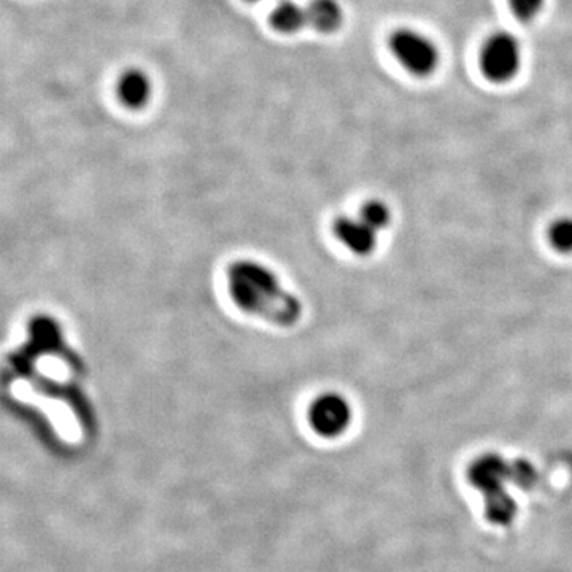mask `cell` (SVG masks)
I'll list each match as a JSON object with an SVG mask.
<instances>
[{"mask_svg": "<svg viewBox=\"0 0 572 572\" xmlns=\"http://www.w3.org/2000/svg\"><path fill=\"white\" fill-rule=\"evenodd\" d=\"M232 301L247 314L275 325L291 326L302 314L301 302L286 291L269 267L256 261H237L228 269Z\"/></svg>", "mask_w": 572, "mask_h": 572, "instance_id": "obj_1", "label": "cell"}, {"mask_svg": "<svg viewBox=\"0 0 572 572\" xmlns=\"http://www.w3.org/2000/svg\"><path fill=\"white\" fill-rule=\"evenodd\" d=\"M388 45L399 66L414 77L428 78L439 69L441 51L434 40L423 32L410 28L398 29L390 35Z\"/></svg>", "mask_w": 572, "mask_h": 572, "instance_id": "obj_2", "label": "cell"}, {"mask_svg": "<svg viewBox=\"0 0 572 572\" xmlns=\"http://www.w3.org/2000/svg\"><path fill=\"white\" fill-rule=\"evenodd\" d=\"M522 66V43L511 32H495L482 43L479 67L488 82L506 85L517 77Z\"/></svg>", "mask_w": 572, "mask_h": 572, "instance_id": "obj_3", "label": "cell"}, {"mask_svg": "<svg viewBox=\"0 0 572 572\" xmlns=\"http://www.w3.org/2000/svg\"><path fill=\"white\" fill-rule=\"evenodd\" d=\"M309 422L321 437L341 436L352 422V409L344 396L325 393L312 402Z\"/></svg>", "mask_w": 572, "mask_h": 572, "instance_id": "obj_4", "label": "cell"}, {"mask_svg": "<svg viewBox=\"0 0 572 572\" xmlns=\"http://www.w3.org/2000/svg\"><path fill=\"white\" fill-rule=\"evenodd\" d=\"M468 479L484 496L504 490L511 480V463L496 453H485L469 464Z\"/></svg>", "mask_w": 572, "mask_h": 572, "instance_id": "obj_5", "label": "cell"}, {"mask_svg": "<svg viewBox=\"0 0 572 572\" xmlns=\"http://www.w3.org/2000/svg\"><path fill=\"white\" fill-rule=\"evenodd\" d=\"M334 232L337 239L355 255H369L377 245V232L369 228L361 218H339L334 225Z\"/></svg>", "mask_w": 572, "mask_h": 572, "instance_id": "obj_6", "label": "cell"}, {"mask_svg": "<svg viewBox=\"0 0 572 572\" xmlns=\"http://www.w3.org/2000/svg\"><path fill=\"white\" fill-rule=\"evenodd\" d=\"M118 97L128 109H142L150 101V78L142 70H126L118 80Z\"/></svg>", "mask_w": 572, "mask_h": 572, "instance_id": "obj_7", "label": "cell"}, {"mask_svg": "<svg viewBox=\"0 0 572 572\" xmlns=\"http://www.w3.org/2000/svg\"><path fill=\"white\" fill-rule=\"evenodd\" d=\"M306 10L307 24L323 34L337 31L344 21L341 5L336 0H312Z\"/></svg>", "mask_w": 572, "mask_h": 572, "instance_id": "obj_8", "label": "cell"}, {"mask_svg": "<svg viewBox=\"0 0 572 572\" xmlns=\"http://www.w3.org/2000/svg\"><path fill=\"white\" fill-rule=\"evenodd\" d=\"M271 24L275 31L283 34H293L307 26L306 7L296 4L293 0H282L275 5L271 13Z\"/></svg>", "mask_w": 572, "mask_h": 572, "instance_id": "obj_9", "label": "cell"}, {"mask_svg": "<svg viewBox=\"0 0 572 572\" xmlns=\"http://www.w3.org/2000/svg\"><path fill=\"white\" fill-rule=\"evenodd\" d=\"M517 515V503L506 490L495 491L485 495V517L493 525H509Z\"/></svg>", "mask_w": 572, "mask_h": 572, "instance_id": "obj_10", "label": "cell"}, {"mask_svg": "<svg viewBox=\"0 0 572 572\" xmlns=\"http://www.w3.org/2000/svg\"><path fill=\"white\" fill-rule=\"evenodd\" d=\"M361 220L374 229L375 232L387 228L391 220L390 209L380 201H369L363 205L360 213Z\"/></svg>", "mask_w": 572, "mask_h": 572, "instance_id": "obj_11", "label": "cell"}, {"mask_svg": "<svg viewBox=\"0 0 572 572\" xmlns=\"http://www.w3.org/2000/svg\"><path fill=\"white\" fill-rule=\"evenodd\" d=\"M550 245L557 252L572 253V220L571 218H563L550 226L549 231Z\"/></svg>", "mask_w": 572, "mask_h": 572, "instance_id": "obj_12", "label": "cell"}, {"mask_svg": "<svg viewBox=\"0 0 572 572\" xmlns=\"http://www.w3.org/2000/svg\"><path fill=\"white\" fill-rule=\"evenodd\" d=\"M538 471L528 460L511 461V480L514 485L523 490H530L538 482Z\"/></svg>", "mask_w": 572, "mask_h": 572, "instance_id": "obj_13", "label": "cell"}, {"mask_svg": "<svg viewBox=\"0 0 572 572\" xmlns=\"http://www.w3.org/2000/svg\"><path fill=\"white\" fill-rule=\"evenodd\" d=\"M512 15L522 23H530L541 15L545 0H507Z\"/></svg>", "mask_w": 572, "mask_h": 572, "instance_id": "obj_14", "label": "cell"}, {"mask_svg": "<svg viewBox=\"0 0 572 572\" xmlns=\"http://www.w3.org/2000/svg\"><path fill=\"white\" fill-rule=\"evenodd\" d=\"M250 2H261V0H250Z\"/></svg>", "mask_w": 572, "mask_h": 572, "instance_id": "obj_15", "label": "cell"}]
</instances>
